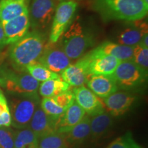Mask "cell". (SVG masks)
<instances>
[{"instance_id": "1", "label": "cell", "mask_w": 148, "mask_h": 148, "mask_svg": "<svg viewBox=\"0 0 148 148\" xmlns=\"http://www.w3.org/2000/svg\"><path fill=\"white\" fill-rule=\"evenodd\" d=\"M92 9L104 21H130L145 18L148 5L143 0H92Z\"/></svg>"}, {"instance_id": "2", "label": "cell", "mask_w": 148, "mask_h": 148, "mask_svg": "<svg viewBox=\"0 0 148 148\" xmlns=\"http://www.w3.org/2000/svg\"><path fill=\"white\" fill-rule=\"evenodd\" d=\"M46 45L45 36L42 32L32 30L12 44L9 58L16 71H25L29 64L38 62Z\"/></svg>"}, {"instance_id": "3", "label": "cell", "mask_w": 148, "mask_h": 148, "mask_svg": "<svg viewBox=\"0 0 148 148\" xmlns=\"http://www.w3.org/2000/svg\"><path fill=\"white\" fill-rule=\"evenodd\" d=\"M59 40V45L70 60H77L95 44V34L77 17L72 21Z\"/></svg>"}, {"instance_id": "4", "label": "cell", "mask_w": 148, "mask_h": 148, "mask_svg": "<svg viewBox=\"0 0 148 148\" xmlns=\"http://www.w3.org/2000/svg\"><path fill=\"white\" fill-rule=\"evenodd\" d=\"M0 85L11 93L29 95L37 93L40 84L26 71L3 70L0 71Z\"/></svg>"}, {"instance_id": "5", "label": "cell", "mask_w": 148, "mask_h": 148, "mask_svg": "<svg viewBox=\"0 0 148 148\" xmlns=\"http://www.w3.org/2000/svg\"><path fill=\"white\" fill-rule=\"evenodd\" d=\"M38 95H18L10 101L11 125L18 129H25L29 127L35 110L40 104Z\"/></svg>"}, {"instance_id": "6", "label": "cell", "mask_w": 148, "mask_h": 148, "mask_svg": "<svg viewBox=\"0 0 148 148\" xmlns=\"http://www.w3.org/2000/svg\"><path fill=\"white\" fill-rule=\"evenodd\" d=\"M111 76L114 79L118 88L129 90L137 88L145 83L147 72L132 60H123L120 62Z\"/></svg>"}, {"instance_id": "7", "label": "cell", "mask_w": 148, "mask_h": 148, "mask_svg": "<svg viewBox=\"0 0 148 148\" xmlns=\"http://www.w3.org/2000/svg\"><path fill=\"white\" fill-rule=\"evenodd\" d=\"M56 0H30L28 14L30 27L41 32L51 23L57 7Z\"/></svg>"}, {"instance_id": "8", "label": "cell", "mask_w": 148, "mask_h": 148, "mask_svg": "<svg viewBox=\"0 0 148 148\" xmlns=\"http://www.w3.org/2000/svg\"><path fill=\"white\" fill-rule=\"evenodd\" d=\"M77 8V3L73 0L61 1L57 5L51 23L49 42L55 43L58 41L73 21Z\"/></svg>"}, {"instance_id": "9", "label": "cell", "mask_w": 148, "mask_h": 148, "mask_svg": "<svg viewBox=\"0 0 148 148\" xmlns=\"http://www.w3.org/2000/svg\"><path fill=\"white\" fill-rule=\"evenodd\" d=\"M79 60L84 64L88 77L92 75H111L121 62L112 56L97 53L92 50L81 57Z\"/></svg>"}, {"instance_id": "10", "label": "cell", "mask_w": 148, "mask_h": 148, "mask_svg": "<svg viewBox=\"0 0 148 148\" xmlns=\"http://www.w3.org/2000/svg\"><path fill=\"white\" fill-rule=\"evenodd\" d=\"M146 34H148L147 21L143 18L135 21H124L118 29L114 38L116 43L133 47L140 43Z\"/></svg>"}, {"instance_id": "11", "label": "cell", "mask_w": 148, "mask_h": 148, "mask_svg": "<svg viewBox=\"0 0 148 148\" xmlns=\"http://www.w3.org/2000/svg\"><path fill=\"white\" fill-rule=\"evenodd\" d=\"M38 62L56 73H61L71 64V60L59 44L49 42L46 43Z\"/></svg>"}, {"instance_id": "12", "label": "cell", "mask_w": 148, "mask_h": 148, "mask_svg": "<svg viewBox=\"0 0 148 148\" xmlns=\"http://www.w3.org/2000/svg\"><path fill=\"white\" fill-rule=\"evenodd\" d=\"M4 44H13L28 32L30 27L28 10L8 21L2 22Z\"/></svg>"}, {"instance_id": "13", "label": "cell", "mask_w": 148, "mask_h": 148, "mask_svg": "<svg viewBox=\"0 0 148 148\" xmlns=\"http://www.w3.org/2000/svg\"><path fill=\"white\" fill-rule=\"evenodd\" d=\"M73 92L76 103L88 116H92L105 112L104 104L99 97L84 85L73 88Z\"/></svg>"}, {"instance_id": "14", "label": "cell", "mask_w": 148, "mask_h": 148, "mask_svg": "<svg viewBox=\"0 0 148 148\" xmlns=\"http://www.w3.org/2000/svg\"><path fill=\"white\" fill-rule=\"evenodd\" d=\"M136 97L132 94L123 91L114 92L104 98V106L110 115L119 116L123 115L132 106Z\"/></svg>"}, {"instance_id": "15", "label": "cell", "mask_w": 148, "mask_h": 148, "mask_svg": "<svg viewBox=\"0 0 148 148\" xmlns=\"http://www.w3.org/2000/svg\"><path fill=\"white\" fill-rule=\"evenodd\" d=\"M56 121L57 120L47 115L39 104L33 114L28 127L39 139L40 138L56 132Z\"/></svg>"}, {"instance_id": "16", "label": "cell", "mask_w": 148, "mask_h": 148, "mask_svg": "<svg viewBox=\"0 0 148 148\" xmlns=\"http://www.w3.org/2000/svg\"><path fill=\"white\" fill-rule=\"evenodd\" d=\"M84 110L74 102L58 118L56 124V132L64 134L81 121L85 116Z\"/></svg>"}, {"instance_id": "17", "label": "cell", "mask_w": 148, "mask_h": 148, "mask_svg": "<svg viewBox=\"0 0 148 148\" xmlns=\"http://www.w3.org/2000/svg\"><path fill=\"white\" fill-rule=\"evenodd\" d=\"M62 134L68 148L79 147L90 136V116L85 115L80 122Z\"/></svg>"}, {"instance_id": "18", "label": "cell", "mask_w": 148, "mask_h": 148, "mask_svg": "<svg viewBox=\"0 0 148 148\" xmlns=\"http://www.w3.org/2000/svg\"><path fill=\"white\" fill-rule=\"evenodd\" d=\"M87 85L89 89L99 97L106 98L117 91L118 86L111 75H92L88 77Z\"/></svg>"}, {"instance_id": "19", "label": "cell", "mask_w": 148, "mask_h": 148, "mask_svg": "<svg viewBox=\"0 0 148 148\" xmlns=\"http://www.w3.org/2000/svg\"><path fill=\"white\" fill-rule=\"evenodd\" d=\"M30 0H0V21H8L28 10Z\"/></svg>"}, {"instance_id": "20", "label": "cell", "mask_w": 148, "mask_h": 148, "mask_svg": "<svg viewBox=\"0 0 148 148\" xmlns=\"http://www.w3.org/2000/svg\"><path fill=\"white\" fill-rule=\"evenodd\" d=\"M92 51L100 54L112 56L121 61L132 60L133 56V47L109 40L103 42Z\"/></svg>"}, {"instance_id": "21", "label": "cell", "mask_w": 148, "mask_h": 148, "mask_svg": "<svg viewBox=\"0 0 148 148\" xmlns=\"http://www.w3.org/2000/svg\"><path fill=\"white\" fill-rule=\"evenodd\" d=\"M60 77L64 82L74 87L83 86L88 77L84 64L79 60L66 67L61 73Z\"/></svg>"}, {"instance_id": "22", "label": "cell", "mask_w": 148, "mask_h": 148, "mask_svg": "<svg viewBox=\"0 0 148 148\" xmlns=\"http://www.w3.org/2000/svg\"><path fill=\"white\" fill-rule=\"evenodd\" d=\"M90 117V137L96 141L108 132L112 126V119L110 115L105 112Z\"/></svg>"}, {"instance_id": "23", "label": "cell", "mask_w": 148, "mask_h": 148, "mask_svg": "<svg viewBox=\"0 0 148 148\" xmlns=\"http://www.w3.org/2000/svg\"><path fill=\"white\" fill-rule=\"evenodd\" d=\"M70 85L61 78L51 79L42 82L39 85L40 95L43 97H53L61 92L69 90Z\"/></svg>"}, {"instance_id": "24", "label": "cell", "mask_w": 148, "mask_h": 148, "mask_svg": "<svg viewBox=\"0 0 148 148\" xmlns=\"http://www.w3.org/2000/svg\"><path fill=\"white\" fill-rule=\"evenodd\" d=\"M38 138L29 127L14 131V148H38Z\"/></svg>"}, {"instance_id": "25", "label": "cell", "mask_w": 148, "mask_h": 148, "mask_svg": "<svg viewBox=\"0 0 148 148\" xmlns=\"http://www.w3.org/2000/svg\"><path fill=\"white\" fill-rule=\"evenodd\" d=\"M25 71L38 82H45L49 79H58L60 77V75L58 73L50 71L39 62H34L27 66Z\"/></svg>"}, {"instance_id": "26", "label": "cell", "mask_w": 148, "mask_h": 148, "mask_svg": "<svg viewBox=\"0 0 148 148\" xmlns=\"http://www.w3.org/2000/svg\"><path fill=\"white\" fill-rule=\"evenodd\" d=\"M38 148H68L63 134L52 133L38 139Z\"/></svg>"}, {"instance_id": "27", "label": "cell", "mask_w": 148, "mask_h": 148, "mask_svg": "<svg viewBox=\"0 0 148 148\" xmlns=\"http://www.w3.org/2000/svg\"><path fill=\"white\" fill-rule=\"evenodd\" d=\"M40 105L42 110L55 120H58L66 110L56 102L53 97H43Z\"/></svg>"}, {"instance_id": "28", "label": "cell", "mask_w": 148, "mask_h": 148, "mask_svg": "<svg viewBox=\"0 0 148 148\" xmlns=\"http://www.w3.org/2000/svg\"><path fill=\"white\" fill-rule=\"evenodd\" d=\"M132 60L140 66L144 71L147 72L148 69V48L138 43L133 47Z\"/></svg>"}, {"instance_id": "29", "label": "cell", "mask_w": 148, "mask_h": 148, "mask_svg": "<svg viewBox=\"0 0 148 148\" xmlns=\"http://www.w3.org/2000/svg\"><path fill=\"white\" fill-rule=\"evenodd\" d=\"M106 148H143L134 139L132 133L127 132L111 142Z\"/></svg>"}, {"instance_id": "30", "label": "cell", "mask_w": 148, "mask_h": 148, "mask_svg": "<svg viewBox=\"0 0 148 148\" xmlns=\"http://www.w3.org/2000/svg\"><path fill=\"white\" fill-rule=\"evenodd\" d=\"M14 131L9 127H0V148H14Z\"/></svg>"}, {"instance_id": "31", "label": "cell", "mask_w": 148, "mask_h": 148, "mask_svg": "<svg viewBox=\"0 0 148 148\" xmlns=\"http://www.w3.org/2000/svg\"><path fill=\"white\" fill-rule=\"evenodd\" d=\"M53 99L59 106L66 110L75 101V96L71 90H66L53 97Z\"/></svg>"}, {"instance_id": "32", "label": "cell", "mask_w": 148, "mask_h": 148, "mask_svg": "<svg viewBox=\"0 0 148 148\" xmlns=\"http://www.w3.org/2000/svg\"><path fill=\"white\" fill-rule=\"evenodd\" d=\"M11 114L10 110L0 114V127H9L11 125Z\"/></svg>"}, {"instance_id": "33", "label": "cell", "mask_w": 148, "mask_h": 148, "mask_svg": "<svg viewBox=\"0 0 148 148\" xmlns=\"http://www.w3.org/2000/svg\"><path fill=\"white\" fill-rule=\"evenodd\" d=\"M4 44V32L2 26V23L0 21V45Z\"/></svg>"}, {"instance_id": "34", "label": "cell", "mask_w": 148, "mask_h": 148, "mask_svg": "<svg viewBox=\"0 0 148 148\" xmlns=\"http://www.w3.org/2000/svg\"><path fill=\"white\" fill-rule=\"evenodd\" d=\"M147 40H148V34H146L143 36V38H142V39L140 42V45L144 46V47L148 48V41H147Z\"/></svg>"}, {"instance_id": "35", "label": "cell", "mask_w": 148, "mask_h": 148, "mask_svg": "<svg viewBox=\"0 0 148 148\" xmlns=\"http://www.w3.org/2000/svg\"><path fill=\"white\" fill-rule=\"evenodd\" d=\"M143 1L146 3V4L148 5V0H143Z\"/></svg>"}, {"instance_id": "36", "label": "cell", "mask_w": 148, "mask_h": 148, "mask_svg": "<svg viewBox=\"0 0 148 148\" xmlns=\"http://www.w3.org/2000/svg\"><path fill=\"white\" fill-rule=\"evenodd\" d=\"M56 1H67V0H56Z\"/></svg>"}]
</instances>
